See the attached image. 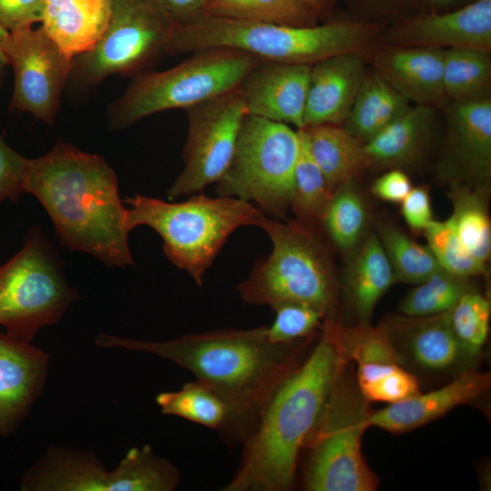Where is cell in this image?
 Masks as SVG:
<instances>
[{
	"label": "cell",
	"instance_id": "obj_28",
	"mask_svg": "<svg viewBox=\"0 0 491 491\" xmlns=\"http://www.w3.org/2000/svg\"><path fill=\"white\" fill-rule=\"evenodd\" d=\"M155 401L164 415L179 416L215 430L237 421L228 402L199 380L186 383L177 391L162 392Z\"/></svg>",
	"mask_w": 491,
	"mask_h": 491
},
{
	"label": "cell",
	"instance_id": "obj_38",
	"mask_svg": "<svg viewBox=\"0 0 491 491\" xmlns=\"http://www.w3.org/2000/svg\"><path fill=\"white\" fill-rule=\"evenodd\" d=\"M276 317L266 326L267 336L274 344H291L313 336L322 327L327 315L316 307L301 304H283L273 308Z\"/></svg>",
	"mask_w": 491,
	"mask_h": 491
},
{
	"label": "cell",
	"instance_id": "obj_14",
	"mask_svg": "<svg viewBox=\"0 0 491 491\" xmlns=\"http://www.w3.org/2000/svg\"><path fill=\"white\" fill-rule=\"evenodd\" d=\"M2 52L15 74L10 109L30 113L52 126L74 58L42 26L7 32L2 40Z\"/></svg>",
	"mask_w": 491,
	"mask_h": 491
},
{
	"label": "cell",
	"instance_id": "obj_40",
	"mask_svg": "<svg viewBox=\"0 0 491 491\" xmlns=\"http://www.w3.org/2000/svg\"><path fill=\"white\" fill-rule=\"evenodd\" d=\"M44 0H0V25L7 32L42 21Z\"/></svg>",
	"mask_w": 491,
	"mask_h": 491
},
{
	"label": "cell",
	"instance_id": "obj_12",
	"mask_svg": "<svg viewBox=\"0 0 491 491\" xmlns=\"http://www.w3.org/2000/svg\"><path fill=\"white\" fill-rule=\"evenodd\" d=\"M177 469L151 446L131 448L113 471L90 452L51 447L21 481L32 491H172Z\"/></svg>",
	"mask_w": 491,
	"mask_h": 491
},
{
	"label": "cell",
	"instance_id": "obj_33",
	"mask_svg": "<svg viewBox=\"0 0 491 491\" xmlns=\"http://www.w3.org/2000/svg\"><path fill=\"white\" fill-rule=\"evenodd\" d=\"M393 268L396 281L419 284L441 269L427 246L392 225L379 226L376 235Z\"/></svg>",
	"mask_w": 491,
	"mask_h": 491
},
{
	"label": "cell",
	"instance_id": "obj_34",
	"mask_svg": "<svg viewBox=\"0 0 491 491\" xmlns=\"http://www.w3.org/2000/svg\"><path fill=\"white\" fill-rule=\"evenodd\" d=\"M354 180L334 192L321 223L334 245L343 251L352 249L359 242L367 219L364 200Z\"/></svg>",
	"mask_w": 491,
	"mask_h": 491
},
{
	"label": "cell",
	"instance_id": "obj_6",
	"mask_svg": "<svg viewBox=\"0 0 491 491\" xmlns=\"http://www.w3.org/2000/svg\"><path fill=\"white\" fill-rule=\"evenodd\" d=\"M127 225L154 229L167 259L202 286L204 276L229 235L245 225L257 226L265 214L236 197L193 195L180 203L136 195L125 197Z\"/></svg>",
	"mask_w": 491,
	"mask_h": 491
},
{
	"label": "cell",
	"instance_id": "obj_45",
	"mask_svg": "<svg viewBox=\"0 0 491 491\" xmlns=\"http://www.w3.org/2000/svg\"><path fill=\"white\" fill-rule=\"evenodd\" d=\"M419 11L446 12L463 6V2L469 4L474 0H415Z\"/></svg>",
	"mask_w": 491,
	"mask_h": 491
},
{
	"label": "cell",
	"instance_id": "obj_19",
	"mask_svg": "<svg viewBox=\"0 0 491 491\" xmlns=\"http://www.w3.org/2000/svg\"><path fill=\"white\" fill-rule=\"evenodd\" d=\"M491 376L487 372L466 369L447 385L405 400L388 404L385 408L372 411L370 426L393 434H401L437 419L456 406L472 402L487 392Z\"/></svg>",
	"mask_w": 491,
	"mask_h": 491
},
{
	"label": "cell",
	"instance_id": "obj_17",
	"mask_svg": "<svg viewBox=\"0 0 491 491\" xmlns=\"http://www.w3.org/2000/svg\"><path fill=\"white\" fill-rule=\"evenodd\" d=\"M48 355L0 333V436L16 429L43 392Z\"/></svg>",
	"mask_w": 491,
	"mask_h": 491
},
{
	"label": "cell",
	"instance_id": "obj_4",
	"mask_svg": "<svg viewBox=\"0 0 491 491\" xmlns=\"http://www.w3.org/2000/svg\"><path fill=\"white\" fill-rule=\"evenodd\" d=\"M386 26L358 19L296 26L200 15L178 26L165 55L230 48L261 61L312 65L336 55H364Z\"/></svg>",
	"mask_w": 491,
	"mask_h": 491
},
{
	"label": "cell",
	"instance_id": "obj_2",
	"mask_svg": "<svg viewBox=\"0 0 491 491\" xmlns=\"http://www.w3.org/2000/svg\"><path fill=\"white\" fill-rule=\"evenodd\" d=\"M304 341L274 344L266 326L188 334L167 341H141L99 335L103 347L147 352L192 372L255 427L279 386L299 366Z\"/></svg>",
	"mask_w": 491,
	"mask_h": 491
},
{
	"label": "cell",
	"instance_id": "obj_24",
	"mask_svg": "<svg viewBox=\"0 0 491 491\" xmlns=\"http://www.w3.org/2000/svg\"><path fill=\"white\" fill-rule=\"evenodd\" d=\"M299 130L333 193L369 166L364 143L342 125H316Z\"/></svg>",
	"mask_w": 491,
	"mask_h": 491
},
{
	"label": "cell",
	"instance_id": "obj_16",
	"mask_svg": "<svg viewBox=\"0 0 491 491\" xmlns=\"http://www.w3.org/2000/svg\"><path fill=\"white\" fill-rule=\"evenodd\" d=\"M310 65L259 60L238 87L249 115L304 127Z\"/></svg>",
	"mask_w": 491,
	"mask_h": 491
},
{
	"label": "cell",
	"instance_id": "obj_42",
	"mask_svg": "<svg viewBox=\"0 0 491 491\" xmlns=\"http://www.w3.org/2000/svg\"><path fill=\"white\" fill-rule=\"evenodd\" d=\"M411 188L412 185L406 174L394 168L375 181L372 191L376 197L384 201L401 203Z\"/></svg>",
	"mask_w": 491,
	"mask_h": 491
},
{
	"label": "cell",
	"instance_id": "obj_3",
	"mask_svg": "<svg viewBox=\"0 0 491 491\" xmlns=\"http://www.w3.org/2000/svg\"><path fill=\"white\" fill-rule=\"evenodd\" d=\"M342 357L329 332L279 386L246 437L238 470L224 491H284L293 486L297 460L335 384Z\"/></svg>",
	"mask_w": 491,
	"mask_h": 491
},
{
	"label": "cell",
	"instance_id": "obj_37",
	"mask_svg": "<svg viewBox=\"0 0 491 491\" xmlns=\"http://www.w3.org/2000/svg\"><path fill=\"white\" fill-rule=\"evenodd\" d=\"M427 246L445 271L462 277H471L486 273L462 246L451 216L445 221L432 220L423 230Z\"/></svg>",
	"mask_w": 491,
	"mask_h": 491
},
{
	"label": "cell",
	"instance_id": "obj_29",
	"mask_svg": "<svg viewBox=\"0 0 491 491\" xmlns=\"http://www.w3.org/2000/svg\"><path fill=\"white\" fill-rule=\"evenodd\" d=\"M202 15L296 26L320 23L303 0H207Z\"/></svg>",
	"mask_w": 491,
	"mask_h": 491
},
{
	"label": "cell",
	"instance_id": "obj_20",
	"mask_svg": "<svg viewBox=\"0 0 491 491\" xmlns=\"http://www.w3.org/2000/svg\"><path fill=\"white\" fill-rule=\"evenodd\" d=\"M364 77L358 54L336 55L312 65L304 127L344 124Z\"/></svg>",
	"mask_w": 491,
	"mask_h": 491
},
{
	"label": "cell",
	"instance_id": "obj_35",
	"mask_svg": "<svg viewBox=\"0 0 491 491\" xmlns=\"http://www.w3.org/2000/svg\"><path fill=\"white\" fill-rule=\"evenodd\" d=\"M472 289L467 277L439 269L416 285L403 298L400 312L406 316H431L447 312Z\"/></svg>",
	"mask_w": 491,
	"mask_h": 491
},
{
	"label": "cell",
	"instance_id": "obj_47",
	"mask_svg": "<svg viewBox=\"0 0 491 491\" xmlns=\"http://www.w3.org/2000/svg\"><path fill=\"white\" fill-rule=\"evenodd\" d=\"M6 33H7V31L0 25V85L4 81V77H5V68L7 66L6 60H5V55H4L3 52H2V40H3L4 36L6 35Z\"/></svg>",
	"mask_w": 491,
	"mask_h": 491
},
{
	"label": "cell",
	"instance_id": "obj_11",
	"mask_svg": "<svg viewBox=\"0 0 491 491\" xmlns=\"http://www.w3.org/2000/svg\"><path fill=\"white\" fill-rule=\"evenodd\" d=\"M179 25L160 0H112L103 35L90 51L74 58L67 85L90 89L112 75L142 73L165 55Z\"/></svg>",
	"mask_w": 491,
	"mask_h": 491
},
{
	"label": "cell",
	"instance_id": "obj_22",
	"mask_svg": "<svg viewBox=\"0 0 491 491\" xmlns=\"http://www.w3.org/2000/svg\"><path fill=\"white\" fill-rule=\"evenodd\" d=\"M448 150L451 163L478 185L491 173V100L453 102L448 111Z\"/></svg>",
	"mask_w": 491,
	"mask_h": 491
},
{
	"label": "cell",
	"instance_id": "obj_31",
	"mask_svg": "<svg viewBox=\"0 0 491 491\" xmlns=\"http://www.w3.org/2000/svg\"><path fill=\"white\" fill-rule=\"evenodd\" d=\"M297 130L300 151L295 169L290 209L296 220L318 227L334 193L309 154L301 131Z\"/></svg>",
	"mask_w": 491,
	"mask_h": 491
},
{
	"label": "cell",
	"instance_id": "obj_26",
	"mask_svg": "<svg viewBox=\"0 0 491 491\" xmlns=\"http://www.w3.org/2000/svg\"><path fill=\"white\" fill-rule=\"evenodd\" d=\"M395 282L393 268L377 235H369L351 266L346 284L359 323L369 324L377 302Z\"/></svg>",
	"mask_w": 491,
	"mask_h": 491
},
{
	"label": "cell",
	"instance_id": "obj_32",
	"mask_svg": "<svg viewBox=\"0 0 491 491\" xmlns=\"http://www.w3.org/2000/svg\"><path fill=\"white\" fill-rule=\"evenodd\" d=\"M454 211L450 215L456 235L466 252L486 267L491 252V226L480 191L456 188L452 192Z\"/></svg>",
	"mask_w": 491,
	"mask_h": 491
},
{
	"label": "cell",
	"instance_id": "obj_7",
	"mask_svg": "<svg viewBox=\"0 0 491 491\" xmlns=\"http://www.w3.org/2000/svg\"><path fill=\"white\" fill-rule=\"evenodd\" d=\"M258 61L235 49L208 48L169 69L140 73L109 106V125L123 129L154 114L186 110L237 90Z\"/></svg>",
	"mask_w": 491,
	"mask_h": 491
},
{
	"label": "cell",
	"instance_id": "obj_5",
	"mask_svg": "<svg viewBox=\"0 0 491 491\" xmlns=\"http://www.w3.org/2000/svg\"><path fill=\"white\" fill-rule=\"evenodd\" d=\"M270 237V254L258 260L237 291L248 303L269 306L301 304L328 315L336 302L334 263L318 227L296 219L264 214L257 225Z\"/></svg>",
	"mask_w": 491,
	"mask_h": 491
},
{
	"label": "cell",
	"instance_id": "obj_36",
	"mask_svg": "<svg viewBox=\"0 0 491 491\" xmlns=\"http://www.w3.org/2000/svg\"><path fill=\"white\" fill-rule=\"evenodd\" d=\"M491 306L479 292H466L450 310L452 329L470 362L477 358L489 334Z\"/></svg>",
	"mask_w": 491,
	"mask_h": 491
},
{
	"label": "cell",
	"instance_id": "obj_21",
	"mask_svg": "<svg viewBox=\"0 0 491 491\" xmlns=\"http://www.w3.org/2000/svg\"><path fill=\"white\" fill-rule=\"evenodd\" d=\"M443 60L441 49L391 46L375 52L372 63L376 73L406 100L434 107L446 98Z\"/></svg>",
	"mask_w": 491,
	"mask_h": 491
},
{
	"label": "cell",
	"instance_id": "obj_46",
	"mask_svg": "<svg viewBox=\"0 0 491 491\" xmlns=\"http://www.w3.org/2000/svg\"><path fill=\"white\" fill-rule=\"evenodd\" d=\"M309 5L317 15L319 20L330 17L340 0H303Z\"/></svg>",
	"mask_w": 491,
	"mask_h": 491
},
{
	"label": "cell",
	"instance_id": "obj_25",
	"mask_svg": "<svg viewBox=\"0 0 491 491\" xmlns=\"http://www.w3.org/2000/svg\"><path fill=\"white\" fill-rule=\"evenodd\" d=\"M434 122V107H409L364 144L369 166H398L415 160L426 146Z\"/></svg>",
	"mask_w": 491,
	"mask_h": 491
},
{
	"label": "cell",
	"instance_id": "obj_9",
	"mask_svg": "<svg viewBox=\"0 0 491 491\" xmlns=\"http://www.w3.org/2000/svg\"><path fill=\"white\" fill-rule=\"evenodd\" d=\"M299 151L297 129L247 115L230 164L215 183L217 195L254 201L266 215L286 219Z\"/></svg>",
	"mask_w": 491,
	"mask_h": 491
},
{
	"label": "cell",
	"instance_id": "obj_41",
	"mask_svg": "<svg viewBox=\"0 0 491 491\" xmlns=\"http://www.w3.org/2000/svg\"><path fill=\"white\" fill-rule=\"evenodd\" d=\"M401 204L402 215L411 229L423 231L433 220L427 188L424 186L412 187Z\"/></svg>",
	"mask_w": 491,
	"mask_h": 491
},
{
	"label": "cell",
	"instance_id": "obj_8",
	"mask_svg": "<svg viewBox=\"0 0 491 491\" xmlns=\"http://www.w3.org/2000/svg\"><path fill=\"white\" fill-rule=\"evenodd\" d=\"M369 402L361 394L353 363L344 359L323 413L305 446L310 449L304 475L310 491H374L376 475L361 443L370 427Z\"/></svg>",
	"mask_w": 491,
	"mask_h": 491
},
{
	"label": "cell",
	"instance_id": "obj_15",
	"mask_svg": "<svg viewBox=\"0 0 491 491\" xmlns=\"http://www.w3.org/2000/svg\"><path fill=\"white\" fill-rule=\"evenodd\" d=\"M393 46L491 50V0H474L446 12L418 11L387 31Z\"/></svg>",
	"mask_w": 491,
	"mask_h": 491
},
{
	"label": "cell",
	"instance_id": "obj_39",
	"mask_svg": "<svg viewBox=\"0 0 491 491\" xmlns=\"http://www.w3.org/2000/svg\"><path fill=\"white\" fill-rule=\"evenodd\" d=\"M29 158L11 148L0 137V203L16 202L26 193Z\"/></svg>",
	"mask_w": 491,
	"mask_h": 491
},
{
	"label": "cell",
	"instance_id": "obj_10",
	"mask_svg": "<svg viewBox=\"0 0 491 491\" xmlns=\"http://www.w3.org/2000/svg\"><path fill=\"white\" fill-rule=\"evenodd\" d=\"M78 298L55 248L34 225L21 250L0 266V326L31 343L40 328L57 323Z\"/></svg>",
	"mask_w": 491,
	"mask_h": 491
},
{
	"label": "cell",
	"instance_id": "obj_23",
	"mask_svg": "<svg viewBox=\"0 0 491 491\" xmlns=\"http://www.w3.org/2000/svg\"><path fill=\"white\" fill-rule=\"evenodd\" d=\"M112 0H44L42 27L70 57L90 51L103 35Z\"/></svg>",
	"mask_w": 491,
	"mask_h": 491
},
{
	"label": "cell",
	"instance_id": "obj_44",
	"mask_svg": "<svg viewBox=\"0 0 491 491\" xmlns=\"http://www.w3.org/2000/svg\"><path fill=\"white\" fill-rule=\"evenodd\" d=\"M175 18L183 24L204 13L207 0H160Z\"/></svg>",
	"mask_w": 491,
	"mask_h": 491
},
{
	"label": "cell",
	"instance_id": "obj_43",
	"mask_svg": "<svg viewBox=\"0 0 491 491\" xmlns=\"http://www.w3.org/2000/svg\"><path fill=\"white\" fill-rule=\"evenodd\" d=\"M359 9H365L373 15H393L395 20L413 13L408 9L418 12L415 0H351Z\"/></svg>",
	"mask_w": 491,
	"mask_h": 491
},
{
	"label": "cell",
	"instance_id": "obj_13",
	"mask_svg": "<svg viewBox=\"0 0 491 491\" xmlns=\"http://www.w3.org/2000/svg\"><path fill=\"white\" fill-rule=\"evenodd\" d=\"M187 112L185 167L167 191L170 199L201 192L216 183L228 167L237 137L248 115L235 90L200 103Z\"/></svg>",
	"mask_w": 491,
	"mask_h": 491
},
{
	"label": "cell",
	"instance_id": "obj_27",
	"mask_svg": "<svg viewBox=\"0 0 491 491\" xmlns=\"http://www.w3.org/2000/svg\"><path fill=\"white\" fill-rule=\"evenodd\" d=\"M408 102L378 74L365 75L344 126L365 144L405 113Z\"/></svg>",
	"mask_w": 491,
	"mask_h": 491
},
{
	"label": "cell",
	"instance_id": "obj_30",
	"mask_svg": "<svg viewBox=\"0 0 491 491\" xmlns=\"http://www.w3.org/2000/svg\"><path fill=\"white\" fill-rule=\"evenodd\" d=\"M490 80V52L467 48L444 50L443 86L446 97L453 102L487 97Z\"/></svg>",
	"mask_w": 491,
	"mask_h": 491
},
{
	"label": "cell",
	"instance_id": "obj_18",
	"mask_svg": "<svg viewBox=\"0 0 491 491\" xmlns=\"http://www.w3.org/2000/svg\"><path fill=\"white\" fill-rule=\"evenodd\" d=\"M402 365L433 373L453 370L470 363L450 323V310L431 316H400L385 325Z\"/></svg>",
	"mask_w": 491,
	"mask_h": 491
},
{
	"label": "cell",
	"instance_id": "obj_1",
	"mask_svg": "<svg viewBox=\"0 0 491 491\" xmlns=\"http://www.w3.org/2000/svg\"><path fill=\"white\" fill-rule=\"evenodd\" d=\"M26 193L51 217L62 246L88 253L109 266L134 264L127 208L104 157L59 140L45 155L29 159Z\"/></svg>",
	"mask_w": 491,
	"mask_h": 491
}]
</instances>
